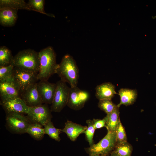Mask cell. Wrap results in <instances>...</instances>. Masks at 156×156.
I'll return each mask as SVG.
<instances>
[{
	"label": "cell",
	"mask_w": 156,
	"mask_h": 156,
	"mask_svg": "<svg viewBox=\"0 0 156 156\" xmlns=\"http://www.w3.org/2000/svg\"><path fill=\"white\" fill-rule=\"evenodd\" d=\"M107 120V116L102 119H93L92 120L94 127L96 129L104 127H106V123Z\"/></svg>",
	"instance_id": "obj_29"
},
{
	"label": "cell",
	"mask_w": 156,
	"mask_h": 156,
	"mask_svg": "<svg viewBox=\"0 0 156 156\" xmlns=\"http://www.w3.org/2000/svg\"><path fill=\"white\" fill-rule=\"evenodd\" d=\"M118 94L120 97V102L117 105L119 108L122 105L127 106L133 104L135 101L138 95L136 90L128 88L120 89Z\"/></svg>",
	"instance_id": "obj_17"
},
{
	"label": "cell",
	"mask_w": 156,
	"mask_h": 156,
	"mask_svg": "<svg viewBox=\"0 0 156 156\" xmlns=\"http://www.w3.org/2000/svg\"><path fill=\"white\" fill-rule=\"evenodd\" d=\"M107 120L106 123V128L107 131L116 132L120 121L119 117V107H118L111 113L107 114Z\"/></svg>",
	"instance_id": "obj_18"
},
{
	"label": "cell",
	"mask_w": 156,
	"mask_h": 156,
	"mask_svg": "<svg viewBox=\"0 0 156 156\" xmlns=\"http://www.w3.org/2000/svg\"><path fill=\"white\" fill-rule=\"evenodd\" d=\"M39 69L38 74V80H48L56 73L58 64L56 63V54L53 47L49 46L38 52Z\"/></svg>",
	"instance_id": "obj_1"
},
{
	"label": "cell",
	"mask_w": 156,
	"mask_h": 156,
	"mask_svg": "<svg viewBox=\"0 0 156 156\" xmlns=\"http://www.w3.org/2000/svg\"><path fill=\"white\" fill-rule=\"evenodd\" d=\"M51 111L47 104L29 107L27 117L32 123H36L44 126L52 117Z\"/></svg>",
	"instance_id": "obj_8"
},
{
	"label": "cell",
	"mask_w": 156,
	"mask_h": 156,
	"mask_svg": "<svg viewBox=\"0 0 156 156\" xmlns=\"http://www.w3.org/2000/svg\"><path fill=\"white\" fill-rule=\"evenodd\" d=\"M89 97L88 92L81 90L77 86L70 87L67 105L74 110H79L84 106Z\"/></svg>",
	"instance_id": "obj_9"
},
{
	"label": "cell",
	"mask_w": 156,
	"mask_h": 156,
	"mask_svg": "<svg viewBox=\"0 0 156 156\" xmlns=\"http://www.w3.org/2000/svg\"><path fill=\"white\" fill-rule=\"evenodd\" d=\"M1 101L7 99L21 97L20 93L13 81L0 82Z\"/></svg>",
	"instance_id": "obj_13"
},
{
	"label": "cell",
	"mask_w": 156,
	"mask_h": 156,
	"mask_svg": "<svg viewBox=\"0 0 156 156\" xmlns=\"http://www.w3.org/2000/svg\"><path fill=\"white\" fill-rule=\"evenodd\" d=\"M6 121L8 129L13 133L18 134L26 133L32 123L27 116L17 113L7 114Z\"/></svg>",
	"instance_id": "obj_6"
},
{
	"label": "cell",
	"mask_w": 156,
	"mask_h": 156,
	"mask_svg": "<svg viewBox=\"0 0 156 156\" xmlns=\"http://www.w3.org/2000/svg\"><path fill=\"white\" fill-rule=\"evenodd\" d=\"M56 73L60 77L61 80L67 82L72 88L77 86L79 78V70L73 57L66 55L58 64Z\"/></svg>",
	"instance_id": "obj_2"
},
{
	"label": "cell",
	"mask_w": 156,
	"mask_h": 156,
	"mask_svg": "<svg viewBox=\"0 0 156 156\" xmlns=\"http://www.w3.org/2000/svg\"><path fill=\"white\" fill-rule=\"evenodd\" d=\"M56 83V90L50 109L51 112H60L67 105L70 88L61 80Z\"/></svg>",
	"instance_id": "obj_5"
},
{
	"label": "cell",
	"mask_w": 156,
	"mask_h": 156,
	"mask_svg": "<svg viewBox=\"0 0 156 156\" xmlns=\"http://www.w3.org/2000/svg\"><path fill=\"white\" fill-rule=\"evenodd\" d=\"M116 132V144H119L127 142V138L125 131L121 121L119 123Z\"/></svg>",
	"instance_id": "obj_28"
},
{
	"label": "cell",
	"mask_w": 156,
	"mask_h": 156,
	"mask_svg": "<svg viewBox=\"0 0 156 156\" xmlns=\"http://www.w3.org/2000/svg\"><path fill=\"white\" fill-rule=\"evenodd\" d=\"M110 156H120L113 151H112L111 153Z\"/></svg>",
	"instance_id": "obj_30"
},
{
	"label": "cell",
	"mask_w": 156,
	"mask_h": 156,
	"mask_svg": "<svg viewBox=\"0 0 156 156\" xmlns=\"http://www.w3.org/2000/svg\"><path fill=\"white\" fill-rule=\"evenodd\" d=\"M44 0H29L27 3L34 11L38 12L48 16H52L51 14L46 13L44 10Z\"/></svg>",
	"instance_id": "obj_26"
},
{
	"label": "cell",
	"mask_w": 156,
	"mask_h": 156,
	"mask_svg": "<svg viewBox=\"0 0 156 156\" xmlns=\"http://www.w3.org/2000/svg\"><path fill=\"white\" fill-rule=\"evenodd\" d=\"M132 150V146L127 142L116 144L113 151L120 156H131Z\"/></svg>",
	"instance_id": "obj_24"
},
{
	"label": "cell",
	"mask_w": 156,
	"mask_h": 156,
	"mask_svg": "<svg viewBox=\"0 0 156 156\" xmlns=\"http://www.w3.org/2000/svg\"><path fill=\"white\" fill-rule=\"evenodd\" d=\"M86 122L88 125V126L84 133L87 140L90 146L94 144L93 138L96 129L94 127L92 120H87Z\"/></svg>",
	"instance_id": "obj_27"
},
{
	"label": "cell",
	"mask_w": 156,
	"mask_h": 156,
	"mask_svg": "<svg viewBox=\"0 0 156 156\" xmlns=\"http://www.w3.org/2000/svg\"><path fill=\"white\" fill-rule=\"evenodd\" d=\"M98 107L107 114L111 113L118 107L117 105L112 102L111 99H109L99 100L98 103Z\"/></svg>",
	"instance_id": "obj_25"
},
{
	"label": "cell",
	"mask_w": 156,
	"mask_h": 156,
	"mask_svg": "<svg viewBox=\"0 0 156 156\" xmlns=\"http://www.w3.org/2000/svg\"><path fill=\"white\" fill-rule=\"evenodd\" d=\"M116 144V132L107 131V134L98 143L85 148L89 155L106 156L114 149Z\"/></svg>",
	"instance_id": "obj_4"
},
{
	"label": "cell",
	"mask_w": 156,
	"mask_h": 156,
	"mask_svg": "<svg viewBox=\"0 0 156 156\" xmlns=\"http://www.w3.org/2000/svg\"><path fill=\"white\" fill-rule=\"evenodd\" d=\"M18 10L8 7L0 8V23L3 26L14 25L18 18Z\"/></svg>",
	"instance_id": "obj_14"
},
{
	"label": "cell",
	"mask_w": 156,
	"mask_h": 156,
	"mask_svg": "<svg viewBox=\"0 0 156 156\" xmlns=\"http://www.w3.org/2000/svg\"><path fill=\"white\" fill-rule=\"evenodd\" d=\"M38 74L14 67L13 81L20 94L38 80Z\"/></svg>",
	"instance_id": "obj_7"
},
{
	"label": "cell",
	"mask_w": 156,
	"mask_h": 156,
	"mask_svg": "<svg viewBox=\"0 0 156 156\" xmlns=\"http://www.w3.org/2000/svg\"><path fill=\"white\" fill-rule=\"evenodd\" d=\"M44 127L45 134L48 135L50 138L57 141H60L59 135L62 132L61 129L56 128L51 120L48 122Z\"/></svg>",
	"instance_id": "obj_23"
},
{
	"label": "cell",
	"mask_w": 156,
	"mask_h": 156,
	"mask_svg": "<svg viewBox=\"0 0 156 156\" xmlns=\"http://www.w3.org/2000/svg\"><path fill=\"white\" fill-rule=\"evenodd\" d=\"M7 114L13 113L27 114L29 107L25 104L21 97L10 98L1 101Z\"/></svg>",
	"instance_id": "obj_10"
},
{
	"label": "cell",
	"mask_w": 156,
	"mask_h": 156,
	"mask_svg": "<svg viewBox=\"0 0 156 156\" xmlns=\"http://www.w3.org/2000/svg\"><path fill=\"white\" fill-rule=\"evenodd\" d=\"M115 86L110 82H105L97 86L95 88V96L99 100L111 99L117 94Z\"/></svg>",
	"instance_id": "obj_16"
},
{
	"label": "cell",
	"mask_w": 156,
	"mask_h": 156,
	"mask_svg": "<svg viewBox=\"0 0 156 156\" xmlns=\"http://www.w3.org/2000/svg\"><path fill=\"white\" fill-rule=\"evenodd\" d=\"M87 127L83 126L71 121L67 120L65 123L62 132L66 133L68 137L72 141H75L81 134L84 133Z\"/></svg>",
	"instance_id": "obj_15"
},
{
	"label": "cell",
	"mask_w": 156,
	"mask_h": 156,
	"mask_svg": "<svg viewBox=\"0 0 156 156\" xmlns=\"http://www.w3.org/2000/svg\"><path fill=\"white\" fill-rule=\"evenodd\" d=\"M14 57L11 51L6 47H0V66H8L12 63Z\"/></svg>",
	"instance_id": "obj_21"
},
{
	"label": "cell",
	"mask_w": 156,
	"mask_h": 156,
	"mask_svg": "<svg viewBox=\"0 0 156 156\" xmlns=\"http://www.w3.org/2000/svg\"><path fill=\"white\" fill-rule=\"evenodd\" d=\"M89 156H103L99 155H89Z\"/></svg>",
	"instance_id": "obj_31"
},
{
	"label": "cell",
	"mask_w": 156,
	"mask_h": 156,
	"mask_svg": "<svg viewBox=\"0 0 156 156\" xmlns=\"http://www.w3.org/2000/svg\"><path fill=\"white\" fill-rule=\"evenodd\" d=\"M56 87V83L48 80H41L37 83V89L43 103L52 104Z\"/></svg>",
	"instance_id": "obj_11"
},
{
	"label": "cell",
	"mask_w": 156,
	"mask_h": 156,
	"mask_svg": "<svg viewBox=\"0 0 156 156\" xmlns=\"http://www.w3.org/2000/svg\"><path fill=\"white\" fill-rule=\"evenodd\" d=\"M42 125L36 123H31L28 128L26 133L37 140L42 139L45 134Z\"/></svg>",
	"instance_id": "obj_20"
},
{
	"label": "cell",
	"mask_w": 156,
	"mask_h": 156,
	"mask_svg": "<svg viewBox=\"0 0 156 156\" xmlns=\"http://www.w3.org/2000/svg\"><path fill=\"white\" fill-rule=\"evenodd\" d=\"M8 7L18 10L33 11L23 0H0V8Z\"/></svg>",
	"instance_id": "obj_19"
},
{
	"label": "cell",
	"mask_w": 156,
	"mask_h": 156,
	"mask_svg": "<svg viewBox=\"0 0 156 156\" xmlns=\"http://www.w3.org/2000/svg\"><path fill=\"white\" fill-rule=\"evenodd\" d=\"M14 67L12 63L7 66H0V82L13 81Z\"/></svg>",
	"instance_id": "obj_22"
},
{
	"label": "cell",
	"mask_w": 156,
	"mask_h": 156,
	"mask_svg": "<svg viewBox=\"0 0 156 156\" xmlns=\"http://www.w3.org/2000/svg\"><path fill=\"white\" fill-rule=\"evenodd\" d=\"M12 63L18 68L38 74L39 69L38 52L30 49L21 51L14 57Z\"/></svg>",
	"instance_id": "obj_3"
},
{
	"label": "cell",
	"mask_w": 156,
	"mask_h": 156,
	"mask_svg": "<svg viewBox=\"0 0 156 156\" xmlns=\"http://www.w3.org/2000/svg\"><path fill=\"white\" fill-rule=\"evenodd\" d=\"M37 83L30 86L21 94V98L29 107H36L43 103L37 89Z\"/></svg>",
	"instance_id": "obj_12"
}]
</instances>
